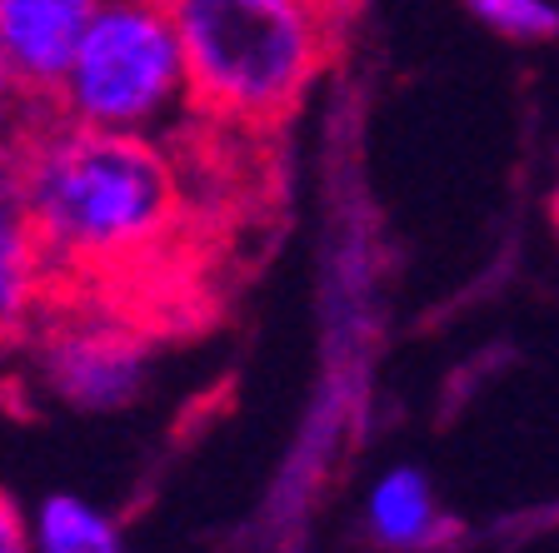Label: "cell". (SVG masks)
<instances>
[{
	"label": "cell",
	"instance_id": "10",
	"mask_svg": "<svg viewBox=\"0 0 559 553\" xmlns=\"http://www.w3.org/2000/svg\"><path fill=\"white\" fill-rule=\"evenodd\" d=\"M46 120V105L35 100L21 81H15V70L0 60V175L15 165L21 145L31 140V130Z\"/></svg>",
	"mask_w": 559,
	"mask_h": 553
},
{
	"label": "cell",
	"instance_id": "7",
	"mask_svg": "<svg viewBox=\"0 0 559 553\" xmlns=\"http://www.w3.org/2000/svg\"><path fill=\"white\" fill-rule=\"evenodd\" d=\"M365 529L390 553H419V549H435L450 533V519L435 504L430 479L419 469H409V464H395V469H384L370 484Z\"/></svg>",
	"mask_w": 559,
	"mask_h": 553
},
{
	"label": "cell",
	"instance_id": "4",
	"mask_svg": "<svg viewBox=\"0 0 559 553\" xmlns=\"http://www.w3.org/2000/svg\"><path fill=\"white\" fill-rule=\"evenodd\" d=\"M31 374L75 414H120L151 380V335L95 289H60L31 329Z\"/></svg>",
	"mask_w": 559,
	"mask_h": 553
},
{
	"label": "cell",
	"instance_id": "11",
	"mask_svg": "<svg viewBox=\"0 0 559 553\" xmlns=\"http://www.w3.org/2000/svg\"><path fill=\"white\" fill-rule=\"evenodd\" d=\"M0 553H31V514L0 484Z\"/></svg>",
	"mask_w": 559,
	"mask_h": 553
},
{
	"label": "cell",
	"instance_id": "6",
	"mask_svg": "<svg viewBox=\"0 0 559 553\" xmlns=\"http://www.w3.org/2000/svg\"><path fill=\"white\" fill-rule=\"evenodd\" d=\"M56 294L60 279L35 235V219L25 215L11 175H0V349L25 345Z\"/></svg>",
	"mask_w": 559,
	"mask_h": 553
},
{
	"label": "cell",
	"instance_id": "1",
	"mask_svg": "<svg viewBox=\"0 0 559 553\" xmlns=\"http://www.w3.org/2000/svg\"><path fill=\"white\" fill-rule=\"evenodd\" d=\"M5 175L60 289L105 294L165 265L190 215L186 170L155 135L91 130L50 110Z\"/></svg>",
	"mask_w": 559,
	"mask_h": 553
},
{
	"label": "cell",
	"instance_id": "8",
	"mask_svg": "<svg viewBox=\"0 0 559 553\" xmlns=\"http://www.w3.org/2000/svg\"><path fill=\"white\" fill-rule=\"evenodd\" d=\"M31 553H126V539L95 498L46 494L31 508Z\"/></svg>",
	"mask_w": 559,
	"mask_h": 553
},
{
	"label": "cell",
	"instance_id": "2",
	"mask_svg": "<svg viewBox=\"0 0 559 553\" xmlns=\"http://www.w3.org/2000/svg\"><path fill=\"white\" fill-rule=\"evenodd\" d=\"M190 105L221 125H280L325 70V0H165Z\"/></svg>",
	"mask_w": 559,
	"mask_h": 553
},
{
	"label": "cell",
	"instance_id": "5",
	"mask_svg": "<svg viewBox=\"0 0 559 553\" xmlns=\"http://www.w3.org/2000/svg\"><path fill=\"white\" fill-rule=\"evenodd\" d=\"M100 0H0V60L46 105Z\"/></svg>",
	"mask_w": 559,
	"mask_h": 553
},
{
	"label": "cell",
	"instance_id": "9",
	"mask_svg": "<svg viewBox=\"0 0 559 553\" xmlns=\"http://www.w3.org/2000/svg\"><path fill=\"white\" fill-rule=\"evenodd\" d=\"M475 21L510 40H549L559 35V0H460Z\"/></svg>",
	"mask_w": 559,
	"mask_h": 553
},
{
	"label": "cell",
	"instance_id": "12",
	"mask_svg": "<svg viewBox=\"0 0 559 553\" xmlns=\"http://www.w3.org/2000/svg\"><path fill=\"white\" fill-rule=\"evenodd\" d=\"M325 5H330V0H325Z\"/></svg>",
	"mask_w": 559,
	"mask_h": 553
},
{
	"label": "cell",
	"instance_id": "3",
	"mask_svg": "<svg viewBox=\"0 0 559 553\" xmlns=\"http://www.w3.org/2000/svg\"><path fill=\"white\" fill-rule=\"evenodd\" d=\"M190 105L186 56L165 0H100L46 110L91 130L155 135Z\"/></svg>",
	"mask_w": 559,
	"mask_h": 553
}]
</instances>
